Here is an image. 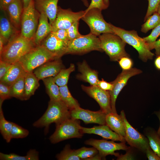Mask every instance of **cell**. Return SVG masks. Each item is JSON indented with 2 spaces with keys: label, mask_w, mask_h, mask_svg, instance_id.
<instances>
[{
  "label": "cell",
  "mask_w": 160,
  "mask_h": 160,
  "mask_svg": "<svg viewBox=\"0 0 160 160\" xmlns=\"http://www.w3.org/2000/svg\"><path fill=\"white\" fill-rule=\"evenodd\" d=\"M35 46L32 40L24 37L20 33L5 45L0 53V60L12 64L18 61Z\"/></svg>",
  "instance_id": "cell-1"
},
{
  "label": "cell",
  "mask_w": 160,
  "mask_h": 160,
  "mask_svg": "<svg viewBox=\"0 0 160 160\" xmlns=\"http://www.w3.org/2000/svg\"><path fill=\"white\" fill-rule=\"evenodd\" d=\"M70 118V110L61 100H50L45 112L33 125L37 128L45 127L47 131L51 124L56 125Z\"/></svg>",
  "instance_id": "cell-2"
},
{
  "label": "cell",
  "mask_w": 160,
  "mask_h": 160,
  "mask_svg": "<svg viewBox=\"0 0 160 160\" xmlns=\"http://www.w3.org/2000/svg\"><path fill=\"white\" fill-rule=\"evenodd\" d=\"M114 34L120 37L126 43L132 46L138 52L139 58L144 62L153 58L154 54L149 49L148 44L134 30L127 31L110 23Z\"/></svg>",
  "instance_id": "cell-3"
},
{
  "label": "cell",
  "mask_w": 160,
  "mask_h": 160,
  "mask_svg": "<svg viewBox=\"0 0 160 160\" xmlns=\"http://www.w3.org/2000/svg\"><path fill=\"white\" fill-rule=\"evenodd\" d=\"M98 37L102 49L109 56L111 61H118L123 57H129L125 49L126 43L117 35L106 33Z\"/></svg>",
  "instance_id": "cell-4"
},
{
  "label": "cell",
  "mask_w": 160,
  "mask_h": 160,
  "mask_svg": "<svg viewBox=\"0 0 160 160\" xmlns=\"http://www.w3.org/2000/svg\"><path fill=\"white\" fill-rule=\"evenodd\" d=\"M57 59L44 47L40 45L35 46L18 61L26 72H30L44 63Z\"/></svg>",
  "instance_id": "cell-5"
},
{
  "label": "cell",
  "mask_w": 160,
  "mask_h": 160,
  "mask_svg": "<svg viewBox=\"0 0 160 160\" xmlns=\"http://www.w3.org/2000/svg\"><path fill=\"white\" fill-rule=\"evenodd\" d=\"M79 119L71 118L56 125L54 133L49 137L50 142L55 144L72 138H81L83 135Z\"/></svg>",
  "instance_id": "cell-6"
},
{
  "label": "cell",
  "mask_w": 160,
  "mask_h": 160,
  "mask_svg": "<svg viewBox=\"0 0 160 160\" xmlns=\"http://www.w3.org/2000/svg\"><path fill=\"white\" fill-rule=\"evenodd\" d=\"M93 51H103L98 37L90 33L69 41L66 54H82Z\"/></svg>",
  "instance_id": "cell-7"
},
{
  "label": "cell",
  "mask_w": 160,
  "mask_h": 160,
  "mask_svg": "<svg viewBox=\"0 0 160 160\" xmlns=\"http://www.w3.org/2000/svg\"><path fill=\"white\" fill-rule=\"evenodd\" d=\"M40 13L35 8L34 0L23 9L22 15L20 33L24 37L32 40L38 25Z\"/></svg>",
  "instance_id": "cell-8"
},
{
  "label": "cell",
  "mask_w": 160,
  "mask_h": 160,
  "mask_svg": "<svg viewBox=\"0 0 160 160\" xmlns=\"http://www.w3.org/2000/svg\"><path fill=\"white\" fill-rule=\"evenodd\" d=\"M102 11L97 8L92 9L85 12L81 19L89 27L90 33L97 36L103 33H114L110 23L104 19Z\"/></svg>",
  "instance_id": "cell-9"
},
{
  "label": "cell",
  "mask_w": 160,
  "mask_h": 160,
  "mask_svg": "<svg viewBox=\"0 0 160 160\" xmlns=\"http://www.w3.org/2000/svg\"><path fill=\"white\" fill-rule=\"evenodd\" d=\"M124 121L125 128V139L126 142L132 147L136 148L145 152L150 147L147 138L135 129L127 120L123 110L120 114Z\"/></svg>",
  "instance_id": "cell-10"
},
{
  "label": "cell",
  "mask_w": 160,
  "mask_h": 160,
  "mask_svg": "<svg viewBox=\"0 0 160 160\" xmlns=\"http://www.w3.org/2000/svg\"><path fill=\"white\" fill-rule=\"evenodd\" d=\"M125 142H121L120 143H117L113 140L90 138L85 141L84 143L96 148L103 159H105V157L109 155H114L117 157L119 154L115 152L116 151L123 150L126 151L129 149L130 147L126 145Z\"/></svg>",
  "instance_id": "cell-11"
},
{
  "label": "cell",
  "mask_w": 160,
  "mask_h": 160,
  "mask_svg": "<svg viewBox=\"0 0 160 160\" xmlns=\"http://www.w3.org/2000/svg\"><path fill=\"white\" fill-rule=\"evenodd\" d=\"M85 13V10L73 12L70 9H64L58 6L56 18L52 25V31L59 29L67 30L74 23L81 19Z\"/></svg>",
  "instance_id": "cell-12"
},
{
  "label": "cell",
  "mask_w": 160,
  "mask_h": 160,
  "mask_svg": "<svg viewBox=\"0 0 160 160\" xmlns=\"http://www.w3.org/2000/svg\"><path fill=\"white\" fill-rule=\"evenodd\" d=\"M142 72L139 69L132 68L127 70H123L111 83L113 88L109 93L111 97V106L112 112L117 113L116 108V102L117 97L124 87L126 85L129 79L131 77L139 74Z\"/></svg>",
  "instance_id": "cell-13"
},
{
  "label": "cell",
  "mask_w": 160,
  "mask_h": 160,
  "mask_svg": "<svg viewBox=\"0 0 160 160\" xmlns=\"http://www.w3.org/2000/svg\"><path fill=\"white\" fill-rule=\"evenodd\" d=\"M82 90L94 99L99 105L101 110L106 114L112 112L109 92L103 90L97 86L81 85Z\"/></svg>",
  "instance_id": "cell-14"
},
{
  "label": "cell",
  "mask_w": 160,
  "mask_h": 160,
  "mask_svg": "<svg viewBox=\"0 0 160 160\" xmlns=\"http://www.w3.org/2000/svg\"><path fill=\"white\" fill-rule=\"evenodd\" d=\"M71 118L82 120L86 124H106V114L101 110L93 111L80 107L70 110Z\"/></svg>",
  "instance_id": "cell-15"
},
{
  "label": "cell",
  "mask_w": 160,
  "mask_h": 160,
  "mask_svg": "<svg viewBox=\"0 0 160 160\" xmlns=\"http://www.w3.org/2000/svg\"><path fill=\"white\" fill-rule=\"evenodd\" d=\"M68 44V43L59 39L51 32L42 41L40 45L58 59L66 54Z\"/></svg>",
  "instance_id": "cell-16"
},
{
  "label": "cell",
  "mask_w": 160,
  "mask_h": 160,
  "mask_svg": "<svg viewBox=\"0 0 160 160\" xmlns=\"http://www.w3.org/2000/svg\"><path fill=\"white\" fill-rule=\"evenodd\" d=\"M60 59L44 63L35 69L34 74L39 80L49 77L55 76L61 69L64 68Z\"/></svg>",
  "instance_id": "cell-17"
},
{
  "label": "cell",
  "mask_w": 160,
  "mask_h": 160,
  "mask_svg": "<svg viewBox=\"0 0 160 160\" xmlns=\"http://www.w3.org/2000/svg\"><path fill=\"white\" fill-rule=\"evenodd\" d=\"M81 130L83 134H95L100 135L103 138L114 141L126 142L124 137L113 132L106 124L100 125L91 128L81 127Z\"/></svg>",
  "instance_id": "cell-18"
},
{
  "label": "cell",
  "mask_w": 160,
  "mask_h": 160,
  "mask_svg": "<svg viewBox=\"0 0 160 160\" xmlns=\"http://www.w3.org/2000/svg\"><path fill=\"white\" fill-rule=\"evenodd\" d=\"M36 9L40 13L45 14L52 25L56 18L59 0H34Z\"/></svg>",
  "instance_id": "cell-19"
},
{
  "label": "cell",
  "mask_w": 160,
  "mask_h": 160,
  "mask_svg": "<svg viewBox=\"0 0 160 160\" xmlns=\"http://www.w3.org/2000/svg\"><path fill=\"white\" fill-rule=\"evenodd\" d=\"M20 33L14 26L7 16L5 10L1 9L0 16V36L7 44L10 40Z\"/></svg>",
  "instance_id": "cell-20"
},
{
  "label": "cell",
  "mask_w": 160,
  "mask_h": 160,
  "mask_svg": "<svg viewBox=\"0 0 160 160\" xmlns=\"http://www.w3.org/2000/svg\"><path fill=\"white\" fill-rule=\"evenodd\" d=\"M8 13L9 20L18 30L21 28V20L23 11L22 0H13L5 10Z\"/></svg>",
  "instance_id": "cell-21"
},
{
  "label": "cell",
  "mask_w": 160,
  "mask_h": 160,
  "mask_svg": "<svg viewBox=\"0 0 160 160\" xmlns=\"http://www.w3.org/2000/svg\"><path fill=\"white\" fill-rule=\"evenodd\" d=\"M52 31V25L44 13H41L38 27L32 40L36 46L41 45L44 39Z\"/></svg>",
  "instance_id": "cell-22"
},
{
  "label": "cell",
  "mask_w": 160,
  "mask_h": 160,
  "mask_svg": "<svg viewBox=\"0 0 160 160\" xmlns=\"http://www.w3.org/2000/svg\"><path fill=\"white\" fill-rule=\"evenodd\" d=\"M78 69L80 73L76 76L80 80L87 82L91 86H97L99 81L98 72L92 69L85 60L78 64Z\"/></svg>",
  "instance_id": "cell-23"
},
{
  "label": "cell",
  "mask_w": 160,
  "mask_h": 160,
  "mask_svg": "<svg viewBox=\"0 0 160 160\" xmlns=\"http://www.w3.org/2000/svg\"><path fill=\"white\" fill-rule=\"evenodd\" d=\"M21 64L17 62L11 64L9 69L0 82L9 87L21 77L25 76L26 73Z\"/></svg>",
  "instance_id": "cell-24"
},
{
  "label": "cell",
  "mask_w": 160,
  "mask_h": 160,
  "mask_svg": "<svg viewBox=\"0 0 160 160\" xmlns=\"http://www.w3.org/2000/svg\"><path fill=\"white\" fill-rule=\"evenodd\" d=\"M105 124L114 132L125 137V126L123 119L120 115L112 112L106 114Z\"/></svg>",
  "instance_id": "cell-25"
},
{
  "label": "cell",
  "mask_w": 160,
  "mask_h": 160,
  "mask_svg": "<svg viewBox=\"0 0 160 160\" xmlns=\"http://www.w3.org/2000/svg\"><path fill=\"white\" fill-rule=\"evenodd\" d=\"M39 80L32 72H27L25 76L24 100H28L39 87Z\"/></svg>",
  "instance_id": "cell-26"
},
{
  "label": "cell",
  "mask_w": 160,
  "mask_h": 160,
  "mask_svg": "<svg viewBox=\"0 0 160 160\" xmlns=\"http://www.w3.org/2000/svg\"><path fill=\"white\" fill-rule=\"evenodd\" d=\"M4 101L0 99V131L3 138L7 143H9L12 139L11 131L12 122L6 120L4 117L2 105Z\"/></svg>",
  "instance_id": "cell-27"
},
{
  "label": "cell",
  "mask_w": 160,
  "mask_h": 160,
  "mask_svg": "<svg viewBox=\"0 0 160 160\" xmlns=\"http://www.w3.org/2000/svg\"><path fill=\"white\" fill-rule=\"evenodd\" d=\"M46 87L47 93L50 100H61L59 87L55 81L53 77H49L42 80Z\"/></svg>",
  "instance_id": "cell-28"
},
{
  "label": "cell",
  "mask_w": 160,
  "mask_h": 160,
  "mask_svg": "<svg viewBox=\"0 0 160 160\" xmlns=\"http://www.w3.org/2000/svg\"><path fill=\"white\" fill-rule=\"evenodd\" d=\"M61 100L69 110L80 107L78 101L71 95L67 85L59 87Z\"/></svg>",
  "instance_id": "cell-29"
},
{
  "label": "cell",
  "mask_w": 160,
  "mask_h": 160,
  "mask_svg": "<svg viewBox=\"0 0 160 160\" xmlns=\"http://www.w3.org/2000/svg\"><path fill=\"white\" fill-rule=\"evenodd\" d=\"M39 152L35 149H30L25 156H20L16 154H9L0 153V159L1 160H38Z\"/></svg>",
  "instance_id": "cell-30"
},
{
  "label": "cell",
  "mask_w": 160,
  "mask_h": 160,
  "mask_svg": "<svg viewBox=\"0 0 160 160\" xmlns=\"http://www.w3.org/2000/svg\"><path fill=\"white\" fill-rule=\"evenodd\" d=\"M25 76L19 79L10 86L11 97H14L20 100H24Z\"/></svg>",
  "instance_id": "cell-31"
},
{
  "label": "cell",
  "mask_w": 160,
  "mask_h": 160,
  "mask_svg": "<svg viewBox=\"0 0 160 160\" xmlns=\"http://www.w3.org/2000/svg\"><path fill=\"white\" fill-rule=\"evenodd\" d=\"M75 70V66L73 63L71 64L68 68L62 69L54 77L55 82L59 87L67 85L70 74Z\"/></svg>",
  "instance_id": "cell-32"
},
{
  "label": "cell",
  "mask_w": 160,
  "mask_h": 160,
  "mask_svg": "<svg viewBox=\"0 0 160 160\" xmlns=\"http://www.w3.org/2000/svg\"><path fill=\"white\" fill-rule=\"evenodd\" d=\"M146 136L151 149L160 157V138L157 132L152 129H149Z\"/></svg>",
  "instance_id": "cell-33"
},
{
  "label": "cell",
  "mask_w": 160,
  "mask_h": 160,
  "mask_svg": "<svg viewBox=\"0 0 160 160\" xmlns=\"http://www.w3.org/2000/svg\"><path fill=\"white\" fill-rule=\"evenodd\" d=\"M141 26V31L146 33L153 29L160 23V16L156 12L149 16Z\"/></svg>",
  "instance_id": "cell-34"
},
{
  "label": "cell",
  "mask_w": 160,
  "mask_h": 160,
  "mask_svg": "<svg viewBox=\"0 0 160 160\" xmlns=\"http://www.w3.org/2000/svg\"><path fill=\"white\" fill-rule=\"evenodd\" d=\"M58 160H80V158L76 154L75 150L71 148L69 144L66 145L63 150L56 156Z\"/></svg>",
  "instance_id": "cell-35"
},
{
  "label": "cell",
  "mask_w": 160,
  "mask_h": 160,
  "mask_svg": "<svg viewBox=\"0 0 160 160\" xmlns=\"http://www.w3.org/2000/svg\"><path fill=\"white\" fill-rule=\"evenodd\" d=\"M76 155L81 159L86 160L95 156L98 153L97 149L94 147L87 148L82 147L79 149L75 150Z\"/></svg>",
  "instance_id": "cell-36"
},
{
  "label": "cell",
  "mask_w": 160,
  "mask_h": 160,
  "mask_svg": "<svg viewBox=\"0 0 160 160\" xmlns=\"http://www.w3.org/2000/svg\"><path fill=\"white\" fill-rule=\"evenodd\" d=\"M29 134L28 131L12 122L11 131V137L12 138H22L27 137Z\"/></svg>",
  "instance_id": "cell-37"
},
{
  "label": "cell",
  "mask_w": 160,
  "mask_h": 160,
  "mask_svg": "<svg viewBox=\"0 0 160 160\" xmlns=\"http://www.w3.org/2000/svg\"><path fill=\"white\" fill-rule=\"evenodd\" d=\"M79 21V20L74 23L67 30L69 41L73 40L82 36V35L80 33L78 30Z\"/></svg>",
  "instance_id": "cell-38"
},
{
  "label": "cell",
  "mask_w": 160,
  "mask_h": 160,
  "mask_svg": "<svg viewBox=\"0 0 160 160\" xmlns=\"http://www.w3.org/2000/svg\"><path fill=\"white\" fill-rule=\"evenodd\" d=\"M159 36H160V23L153 29L149 35L143 38V39L146 43L151 44L155 42Z\"/></svg>",
  "instance_id": "cell-39"
},
{
  "label": "cell",
  "mask_w": 160,
  "mask_h": 160,
  "mask_svg": "<svg viewBox=\"0 0 160 160\" xmlns=\"http://www.w3.org/2000/svg\"><path fill=\"white\" fill-rule=\"evenodd\" d=\"M148 6L147 12L145 17L144 21L149 16L153 13L157 12L158 6L160 2V0H148Z\"/></svg>",
  "instance_id": "cell-40"
},
{
  "label": "cell",
  "mask_w": 160,
  "mask_h": 160,
  "mask_svg": "<svg viewBox=\"0 0 160 160\" xmlns=\"http://www.w3.org/2000/svg\"><path fill=\"white\" fill-rule=\"evenodd\" d=\"M118 61L119 64L122 70H127L132 68L133 62L129 57H123Z\"/></svg>",
  "instance_id": "cell-41"
},
{
  "label": "cell",
  "mask_w": 160,
  "mask_h": 160,
  "mask_svg": "<svg viewBox=\"0 0 160 160\" xmlns=\"http://www.w3.org/2000/svg\"><path fill=\"white\" fill-rule=\"evenodd\" d=\"M11 97L10 87L0 82V99L4 101Z\"/></svg>",
  "instance_id": "cell-42"
},
{
  "label": "cell",
  "mask_w": 160,
  "mask_h": 160,
  "mask_svg": "<svg viewBox=\"0 0 160 160\" xmlns=\"http://www.w3.org/2000/svg\"><path fill=\"white\" fill-rule=\"evenodd\" d=\"M107 8L103 0H91L90 4L85 11L86 12L93 8H97L102 10Z\"/></svg>",
  "instance_id": "cell-43"
},
{
  "label": "cell",
  "mask_w": 160,
  "mask_h": 160,
  "mask_svg": "<svg viewBox=\"0 0 160 160\" xmlns=\"http://www.w3.org/2000/svg\"><path fill=\"white\" fill-rule=\"evenodd\" d=\"M51 32L59 39L65 42L68 43L69 40L67 30L59 29Z\"/></svg>",
  "instance_id": "cell-44"
},
{
  "label": "cell",
  "mask_w": 160,
  "mask_h": 160,
  "mask_svg": "<svg viewBox=\"0 0 160 160\" xmlns=\"http://www.w3.org/2000/svg\"><path fill=\"white\" fill-rule=\"evenodd\" d=\"M12 64L0 60V80L3 78L7 73Z\"/></svg>",
  "instance_id": "cell-45"
},
{
  "label": "cell",
  "mask_w": 160,
  "mask_h": 160,
  "mask_svg": "<svg viewBox=\"0 0 160 160\" xmlns=\"http://www.w3.org/2000/svg\"><path fill=\"white\" fill-rule=\"evenodd\" d=\"M97 86L103 90L109 91L112 90L113 86L111 82H108L103 79L99 81Z\"/></svg>",
  "instance_id": "cell-46"
},
{
  "label": "cell",
  "mask_w": 160,
  "mask_h": 160,
  "mask_svg": "<svg viewBox=\"0 0 160 160\" xmlns=\"http://www.w3.org/2000/svg\"><path fill=\"white\" fill-rule=\"evenodd\" d=\"M147 44L150 50L153 49H155V53L156 57L160 55V38L153 43Z\"/></svg>",
  "instance_id": "cell-47"
},
{
  "label": "cell",
  "mask_w": 160,
  "mask_h": 160,
  "mask_svg": "<svg viewBox=\"0 0 160 160\" xmlns=\"http://www.w3.org/2000/svg\"><path fill=\"white\" fill-rule=\"evenodd\" d=\"M149 160H160V157L151 149V147L145 151Z\"/></svg>",
  "instance_id": "cell-48"
},
{
  "label": "cell",
  "mask_w": 160,
  "mask_h": 160,
  "mask_svg": "<svg viewBox=\"0 0 160 160\" xmlns=\"http://www.w3.org/2000/svg\"><path fill=\"white\" fill-rule=\"evenodd\" d=\"M130 148L127 150L126 153L124 155L121 154L117 157V160H134V157L132 154Z\"/></svg>",
  "instance_id": "cell-49"
},
{
  "label": "cell",
  "mask_w": 160,
  "mask_h": 160,
  "mask_svg": "<svg viewBox=\"0 0 160 160\" xmlns=\"http://www.w3.org/2000/svg\"><path fill=\"white\" fill-rule=\"evenodd\" d=\"M13 0H0V9L5 10L7 6Z\"/></svg>",
  "instance_id": "cell-50"
},
{
  "label": "cell",
  "mask_w": 160,
  "mask_h": 160,
  "mask_svg": "<svg viewBox=\"0 0 160 160\" xmlns=\"http://www.w3.org/2000/svg\"><path fill=\"white\" fill-rule=\"evenodd\" d=\"M154 64L156 68L160 70V55L156 57L154 61Z\"/></svg>",
  "instance_id": "cell-51"
},
{
  "label": "cell",
  "mask_w": 160,
  "mask_h": 160,
  "mask_svg": "<svg viewBox=\"0 0 160 160\" xmlns=\"http://www.w3.org/2000/svg\"><path fill=\"white\" fill-rule=\"evenodd\" d=\"M103 159L102 157L101 156V155L99 153H98L97 154L95 155V156H93L92 157H90V158L87 159V160H100Z\"/></svg>",
  "instance_id": "cell-52"
},
{
  "label": "cell",
  "mask_w": 160,
  "mask_h": 160,
  "mask_svg": "<svg viewBox=\"0 0 160 160\" xmlns=\"http://www.w3.org/2000/svg\"><path fill=\"white\" fill-rule=\"evenodd\" d=\"M6 44L5 41L3 37L0 36V53H1Z\"/></svg>",
  "instance_id": "cell-53"
},
{
  "label": "cell",
  "mask_w": 160,
  "mask_h": 160,
  "mask_svg": "<svg viewBox=\"0 0 160 160\" xmlns=\"http://www.w3.org/2000/svg\"><path fill=\"white\" fill-rule=\"evenodd\" d=\"M32 0H22L23 9H26Z\"/></svg>",
  "instance_id": "cell-54"
},
{
  "label": "cell",
  "mask_w": 160,
  "mask_h": 160,
  "mask_svg": "<svg viewBox=\"0 0 160 160\" xmlns=\"http://www.w3.org/2000/svg\"><path fill=\"white\" fill-rule=\"evenodd\" d=\"M155 113L158 117L160 122V126L157 132V133L160 138V111H159L156 112Z\"/></svg>",
  "instance_id": "cell-55"
},
{
  "label": "cell",
  "mask_w": 160,
  "mask_h": 160,
  "mask_svg": "<svg viewBox=\"0 0 160 160\" xmlns=\"http://www.w3.org/2000/svg\"><path fill=\"white\" fill-rule=\"evenodd\" d=\"M82 1L84 5L86 6L87 7L89 6V4L88 1L87 0H81Z\"/></svg>",
  "instance_id": "cell-56"
},
{
  "label": "cell",
  "mask_w": 160,
  "mask_h": 160,
  "mask_svg": "<svg viewBox=\"0 0 160 160\" xmlns=\"http://www.w3.org/2000/svg\"><path fill=\"white\" fill-rule=\"evenodd\" d=\"M104 0V2L105 4L107 6V7H108L109 6V0Z\"/></svg>",
  "instance_id": "cell-57"
},
{
  "label": "cell",
  "mask_w": 160,
  "mask_h": 160,
  "mask_svg": "<svg viewBox=\"0 0 160 160\" xmlns=\"http://www.w3.org/2000/svg\"><path fill=\"white\" fill-rule=\"evenodd\" d=\"M157 12L158 13L160 16V2L157 8Z\"/></svg>",
  "instance_id": "cell-58"
}]
</instances>
